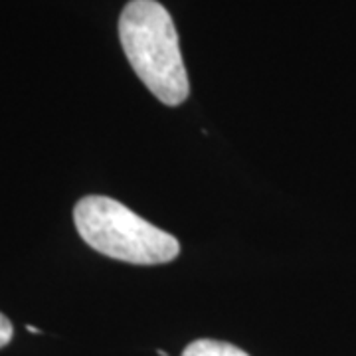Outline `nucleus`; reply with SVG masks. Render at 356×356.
<instances>
[{"label": "nucleus", "mask_w": 356, "mask_h": 356, "mask_svg": "<svg viewBox=\"0 0 356 356\" xmlns=\"http://www.w3.org/2000/svg\"><path fill=\"white\" fill-rule=\"evenodd\" d=\"M119 40L139 79L165 105H180L191 93L175 22L156 0H131L119 18Z\"/></svg>", "instance_id": "f257e3e1"}, {"label": "nucleus", "mask_w": 356, "mask_h": 356, "mask_svg": "<svg viewBox=\"0 0 356 356\" xmlns=\"http://www.w3.org/2000/svg\"><path fill=\"white\" fill-rule=\"evenodd\" d=\"M81 240L95 252L137 266H159L177 259L178 240L137 216L125 204L109 196H86L74 208Z\"/></svg>", "instance_id": "f03ea898"}, {"label": "nucleus", "mask_w": 356, "mask_h": 356, "mask_svg": "<svg viewBox=\"0 0 356 356\" xmlns=\"http://www.w3.org/2000/svg\"><path fill=\"white\" fill-rule=\"evenodd\" d=\"M182 356H250L243 353L242 348L234 346L229 343H222V341H210V339H200L194 341L184 348Z\"/></svg>", "instance_id": "7ed1b4c3"}, {"label": "nucleus", "mask_w": 356, "mask_h": 356, "mask_svg": "<svg viewBox=\"0 0 356 356\" xmlns=\"http://www.w3.org/2000/svg\"><path fill=\"white\" fill-rule=\"evenodd\" d=\"M13 323L0 313V348L13 341Z\"/></svg>", "instance_id": "20e7f679"}, {"label": "nucleus", "mask_w": 356, "mask_h": 356, "mask_svg": "<svg viewBox=\"0 0 356 356\" xmlns=\"http://www.w3.org/2000/svg\"><path fill=\"white\" fill-rule=\"evenodd\" d=\"M26 329H28V331H30V332H40L38 329H36V327H32V325H28Z\"/></svg>", "instance_id": "39448f33"}]
</instances>
